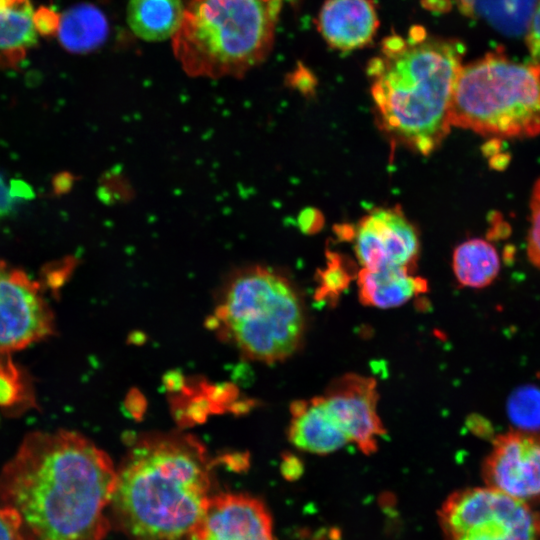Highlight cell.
I'll list each match as a JSON object with an SVG mask.
<instances>
[{
	"instance_id": "1",
	"label": "cell",
	"mask_w": 540,
	"mask_h": 540,
	"mask_svg": "<svg viewBox=\"0 0 540 540\" xmlns=\"http://www.w3.org/2000/svg\"><path fill=\"white\" fill-rule=\"evenodd\" d=\"M116 477L83 435L35 431L0 472V506L15 514L20 540H103Z\"/></svg>"
},
{
	"instance_id": "2",
	"label": "cell",
	"mask_w": 540,
	"mask_h": 540,
	"mask_svg": "<svg viewBox=\"0 0 540 540\" xmlns=\"http://www.w3.org/2000/svg\"><path fill=\"white\" fill-rule=\"evenodd\" d=\"M464 52L461 42L428 36L420 27L406 38L385 39L368 74L378 118L395 140L423 155L443 141Z\"/></svg>"
},
{
	"instance_id": "3",
	"label": "cell",
	"mask_w": 540,
	"mask_h": 540,
	"mask_svg": "<svg viewBox=\"0 0 540 540\" xmlns=\"http://www.w3.org/2000/svg\"><path fill=\"white\" fill-rule=\"evenodd\" d=\"M209 486L198 447L149 440L134 447L117 471L109 506L129 540H181L205 510Z\"/></svg>"
},
{
	"instance_id": "4",
	"label": "cell",
	"mask_w": 540,
	"mask_h": 540,
	"mask_svg": "<svg viewBox=\"0 0 540 540\" xmlns=\"http://www.w3.org/2000/svg\"><path fill=\"white\" fill-rule=\"evenodd\" d=\"M280 0H194L174 38L176 56L192 74L247 70L272 46Z\"/></svg>"
},
{
	"instance_id": "5",
	"label": "cell",
	"mask_w": 540,
	"mask_h": 540,
	"mask_svg": "<svg viewBox=\"0 0 540 540\" xmlns=\"http://www.w3.org/2000/svg\"><path fill=\"white\" fill-rule=\"evenodd\" d=\"M450 124L502 138L540 133V65L500 52L462 65L450 105Z\"/></svg>"
},
{
	"instance_id": "6",
	"label": "cell",
	"mask_w": 540,
	"mask_h": 540,
	"mask_svg": "<svg viewBox=\"0 0 540 540\" xmlns=\"http://www.w3.org/2000/svg\"><path fill=\"white\" fill-rule=\"evenodd\" d=\"M215 316L242 353L266 363L291 356L304 335V311L295 289L263 267L249 268L230 281Z\"/></svg>"
},
{
	"instance_id": "7",
	"label": "cell",
	"mask_w": 540,
	"mask_h": 540,
	"mask_svg": "<svg viewBox=\"0 0 540 540\" xmlns=\"http://www.w3.org/2000/svg\"><path fill=\"white\" fill-rule=\"evenodd\" d=\"M440 525L446 540H540V512L488 486L451 494Z\"/></svg>"
},
{
	"instance_id": "8",
	"label": "cell",
	"mask_w": 540,
	"mask_h": 540,
	"mask_svg": "<svg viewBox=\"0 0 540 540\" xmlns=\"http://www.w3.org/2000/svg\"><path fill=\"white\" fill-rule=\"evenodd\" d=\"M54 327L39 284L0 260V353L24 349L50 336Z\"/></svg>"
},
{
	"instance_id": "9",
	"label": "cell",
	"mask_w": 540,
	"mask_h": 540,
	"mask_svg": "<svg viewBox=\"0 0 540 540\" xmlns=\"http://www.w3.org/2000/svg\"><path fill=\"white\" fill-rule=\"evenodd\" d=\"M488 487L527 504L540 501V433L517 429L499 435L482 464Z\"/></svg>"
},
{
	"instance_id": "10",
	"label": "cell",
	"mask_w": 540,
	"mask_h": 540,
	"mask_svg": "<svg viewBox=\"0 0 540 540\" xmlns=\"http://www.w3.org/2000/svg\"><path fill=\"white\" fill-rule=\"evenodd\" d=\"M355 252L367 270H415L419 239L399 208H379L363 217L355 235Z\"/></svg>"
},
{
	"instance_id": "11",
	"label": "cell",
	"mask_w": 540,
	"mask_h": 540,
	"mask_svg": "<svg viewBox=\"0 0 540 540\" xmlns=\"http://www.w3.org/2000/svg\"><path fill=\"white\" fill-rule=\"evenodd\" d=\"M322 396L349 442L366 455L374 453L385 433L377 412L376 381L368 376L345 374L333 380Z\"/></svg>"
},
{
	"instance_id": "12",
	"label": "cell",
	"mask_w": 540,
	"mask_h": 540,
	"mask_svg": "<svg viewBox=\"0 0 540 540\" xmlns=\"http://www.w3.org/2000/svg\"><path fill=\"white\" fill-rule=\"evenodd\" d=\"M188 540H273L265 505L242 494L210 497Z\"/></svg>"
},
{
	"instance_id": "13",
	"label": "cell",
	"mask_w": 540,
	"mask_h": 540,
	"mask_svg": "<svg viewBox=\"0 0 540 540\" xmlns=\"http://www.w3.org/2000/svg\"><path fill=\"white\" fill-rule=\"evenodd\" d=\"M317 25L329 46L348 51L362 48L373 39L379 19L372 0H327Z\"/></svg>"
},
{
	"instance_id": "14",
	"label": "cell",
	"mask_w": 540,
	"mask_h": 540,
	"mask_svg": "<svg viewBox=\"0 0 540 540\" xmlns=\"http://www.w3.org/2000/svg\"><path fill=\"white\" fill-rule=\"evenodd\" d=\"M290 411L288 437L297 448L309 453L325 455L349 443L330 413L322 395L309 400L295 401Z\"/></svg>"
},
{
	"instance_id": "15",
	"label": "cell",
	"mask_w": 540,
	"mask_h": 540,
	"mask_svg": "<svg viewBox=\"0 0 540 540\" xmlns=\"http://www.w3.org/2000/svg\"><path fill=\"white\" fill-rule=\"evenodd\" d=\"M360 301L368 306L392 308L405 304L427 290V283L414 270L393 268L358 273Z\"/></svg>"
},
{
	"instance_id": "16",
	"label": "cell",
	"mask_w": 540,
	"mask_h": 540,
	"mask_svg": "<svg viewBox=\"0 0 540 540\" xmlns=\"http://www.w3.org/2000/svg\"><path fill=\"white\" fill-rule=\"evenodd\" d=\"M185 11L182 0H129L127 22L138 38L163 41L177 34Z\"/></svg>"
},
{
	"instance_id": "17",
	"label": "cell",
	"mask_w": 540,
	"mask_h": 540,
	"mask_svg": "<svg viewBox=\"0 0 540 540\" xmlns=\"http://www.w3.org/2000/svg\"><path fill=\"white\" fill-rule=\"evenodd\" d=\"M108 34L103 12L91 4L68 9L58 21V37L67 50L86 53L99 47Z\"/></svg>"
},
{
	"instance_id": "18",
	"label": "cell",
	"mask_w": 540,
	"mask_h": 540,
	"mask_svg": "<svg viewBox=\"0 0 540 540\" xmlns=\"http://www.w3.org/2000/svg\"><path fill=\"white\" fill-rule=\"evenodd\" d=\"M453 272L465 287L483 288L490 285L500 270V259L493 245L482 239L460 244L453 253Z\"/></svg>"
},
{
	"instance_id": "19",
	"label": "cell",
	"mask_w": 540,
	"mask_h": 540,
	"mask_svg": "<svg viewBox=\"0 0 540 540\" xmlns=\"http://www.w3.org/2000/svg\"><path fill=\"white\" fill-rule=\"evenodd\" d=\"M537 0H457L464 13L511 36L527 31Z\"/></svg>"
},
{
	"instance_id": "20",
	"label": "cell",
	"mask_w": 540,
	"mask_h": 540,
	"mask_svg": "<svg viewBox=\"0 0 540 540\" xmlns=\"http://www.w3.org/2000/svg\"><path fill=\"white\" fill-rule=\"evenodd\" d=\"M30 0H0V53L17 54L37 41Z\"/></svg>"
},
{
	"instance_id": "21",
	"label": "cell",
	"mask_w": 540,
	"mask_h": 540,
	"mask_svg": "<svg viewBox=\"0 0 540 540\" xmlns=\"http://www.w3.org/2000/svg\"><path fill=\"white\" fill-rule=\"evenodd\" d=\"M508 411L521 429L534 431L540 426V390L532 387L519 389L512 395Z\"/></svg>"
},
{
	"instance_id": "22",
	"label": "cell",
	"mask_w": 540,
	"mask_h": 540,
	"mask_svg": "<svg viewBox=\"0 0 540 540\" xmlns=\"http://www.w3.org/2000/svg\"><path fill=\"white\" fill-rule=\"evenodd\" d=\"M530 229L527 240L529 260L540 268V179L537 180L530 199Z\"/></svg>"
},
{
	"instance_id": "23",
	"label": "cell",
	"mask_w": 540,
	"mask_h": 540,
	"mask_svg": "<svg viewBox=\"0 0 540 540\" xmlns=\"http://www.w3.org/2000/svg\"><path fill=\"white\" fill-rule=\"evenodd\" d=\"M527 44L534 62L540 65V0L536 1L527 28Z\"/></svg>"
},
{
	"instance_id": "24",
	"label": "cell",
	"mask_w": 540,
	"mask_h": 540,
	"mask_svg": "<svg viewBox=\"0 0 540 540\" xmlns=\"http://www.w3.org/2000/svg\"><path fill=\"white\" fill-rule=\"evenodd\" d=\"M0 540H20L18 534V521L8 508L0 506Z\"/></svg>"
},
{
	"instance_id": "25",
	"label": "cell",
	"mask_w": 540,
	"mask_h": 540,
	"mask_svg": "<svg viewBox=\"0 0 540 540\" xmlns=\"http://www.w3.org/2000/svg\"><path fill=\"white\" fill-rule=\"evenodd\" d=\"M13 204V199L11 197L8 188L0 177V217L8 214Z\"/></svg>"
},
{
	"instance_id": "26",
	"label": "cell",
	"mask_w": 540,
	"mask_h": 540,
	"mask_svg": "<svg viewBox=\"0 0 540 540\" xmlns=\"http://www.w3.org/2000/svg\"><path fill=\"white\" fill-rule=\"evenodd\" d=\"M280 1H282V0H280Z\"/></svg>"
}]
</instances>
